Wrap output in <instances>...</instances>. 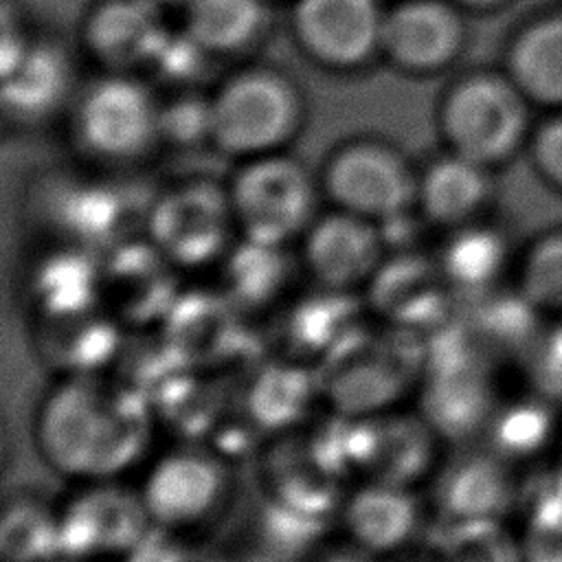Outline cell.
<instances>
[{"label": "cell", "mask_w": 562, "mask_h": 562, "mask_svg": "<svg viewBox=\"0 0 562 562\" xmlns=\"http://www.w3.org/2000/svg\"><path fill=\"white\" fill-rule=\"evenodd\" d=\"M151 400L112 371L61 375L37 400L33 446L68 483L123 479L154 446Z\"/></svg>", "instance_id": "6da1fadb"}, {"label": "cell", "mask_w": 562, "mask_h": 562, "mask_svg": "<svg viewBox=\"0 0 562 562\" xmlns=\"http://www.w3.org/2000/svg\"><path fill=\"white\" fill-rule=\"evenodd\" d=\"M424 364L426 342L419 336L364 325L325 358L316 373L331 413L358 417L397 406L408 386H419Z\"/></svg>", "instance_id": "7a4b0ae2"}, {"label": "cell", "mask_w": 562, "mask_h": 562, "mask_svg": "<svg viewBox=\"0 0 562 562\" xmlns=\"http://www.w3.org/2000/svg\"><path fill=\"white\" fill-rule=\"evenodd\" d=\"M235 490L231 459L193 441L156 454L138 483L156 531L180 538H195L220 525L235 507Z\"/></svg>", "instance_id": "3957f363"}, {"label": "cell", "mask_w": 562, "mask_h": 562, "mask_svg": "<svg viewBox=\"0 0 562 562\" xmlns=\"http://www.w3.org/2000/svg\"><path fill=\"white\" fill-rule=\"evenodd\" d=\"M61 562H132L156 527L138 485L123 479L70 483L59 496Z\"/></svg>", "instance_id": "277c9868"}, {"label": "cell", "mask_w": 562, "mask_h": 562, "mask_svg": "<svg viewBox=\"0 0 562 562\" xmlns=\"http://www.w3.org/2000/svg\"><path fill=\"white\" fill-rule=\"evenodd\" d=\"M226 189L237 233L250 241L296 246L321 215L314 176L279 151L248 158Z\"/></svg>", "instance_id": "5b68a950"}, {"label": "cell", "mask_w": 562, "mask_h": 562, "mask_svg": "<svg viewBox=\"0 0 562 562\" xmlns=\"http://www.w3.org/2000/svg\"><path fill=\"white\" fill-rule=\"evenodd\" d=\"M143 235L182 272L217 268L239 239L228 189L189 180L162 191L143 215Z\"/></svg>", "instance_id": "8992f818"}, {"label": "cell", "mask_w": 562, "mask_h": 562, "mask_svg": "<svg viewBox=\"0 0 562 562\" xmlns=\"http://www.w3.org/2000/svg\"><path fill=\"white\" fill-rule=\"evenodd\" d=\"M527 103L509 75H470L452 86L441 103L443 136L454 154L492 169L525 143Z\"/></svg>", "instance_id": "52a82bcc"}, {"label": "cell", "mask_w": 562, "mask_h": 562, "mask_svg": "<svg viewBox=\"0 0 562 562\" xmlns=\"http://www.w3.org/2000/svg\"><path fill=\"white\" fill-rule=\"evenodd\" d=\"M301 121L296 88L272 70H248L211 99V140L231 156L279 151Z\"/></svg>", "instance_id": "ba28073f"}, {"label": "cell", "mask_w": 562, "mask_h": 562, "mask_svg": "<svg viewBox=\"0 0 562 562\" xmlns=\"http://www.w3.org/2000/svg\"><path fill=\"white\" fill-rule=\"evenodd\" d=\"M349 479L312 426L268 437L259 452L261 494L316 522H336Z\"/></svg>", "instance_id": "9c48e42d"}, {"label": "cell", "mask_w": 562, "mask_h": 562, "mask_svg": "<svg viewBox=\"0 0 562 562\" xmlns=\"http://www.w3.org/2000/svg\"><path fill=\"white\" fill-rule=\"evenodd\" d=\"M178 270L143 233L101 255V301L125 331L158 329L180 292Z\"/></svg>", "instance_id": "30bf717a"}, {"label": "cell", "mask_w": 562, "mask_h": 562, "mask_svg": "<svg viewBox=\"0 0 562 562\" xmlns=\"http://www.w3.org/2000/svg\"><path fill=\"white\" fill-rule=\"evenodd\" d=\"M417 178L397 149L360 140L329 158L321 189L334 209L380 224L415 209Z\"/></svg>", "instance_id": "8fae6325"}, {"label": "cell", "mask_w": 562, "mask_h": 562, "mask_svg": "<svg viewBox=\"0 0 562 562\" xmlns=\"http://www.w3.org/2000/svg\"><path fill=\"white\" fill-rule=\"evenodd\" d=\"M248 316L217 288H187L158 327L176 360L193 371L246 369Z\"/></svg>", "instance_id": "7c38bea8"}, {"label": "cell", "mask_w": 562, "mask_h": 562, "mask_svg": "<svg viewBox=\"0 0 562 562\" xmlns=\"http://www.w3.org/2000/svg\"><path fill=\"white\" fill-rule=\"evenodd\" d=\"M367 316L362 292L299 288L268 316L274 356L318 367L367 325Z\"/></svg>", "instance_id": "4fadbf2b"}, {"label": "cell", "mask_w": 562, "mask_h": 562, "mask_svg": "<svg viewBox=\"0 0 562 562\" xmlns=\"http://www.w3.org/2000/svg\"><path fill=\"white\" fill-rule=\"evenodd\" d=\"M369 316L382 325L424 336L443 325L454 290L446 281L435 252H389L369 285L362 290Z\"/></svg>", "instance_id": "5bb4252c"}, {"label": "cell", "mask_w": 562, "mask_h": 562, "mask_svg": "<svg viewBox=\"0 0 562 562\" xmlns=\"http://www.w3.org/2000/svg\"><path fill=\"white\" fill-rule=\"evenodd\" d=\"M75 123L90 154L132 160L160 136V105L140 81L116 75L97 81L83 94Z\"/></svg>", "instance_id": "9a60e30c"}, {"label": "cell", "mask_w": 562, "mask_h": 562, "mask_svg": "<svg viewBox=\"0 0 562 562\" xmlns=\"http://www.w3.org/2000/svg\"><path fill=\"white\" fill-rule=\"evenodd\" d=\"M310 283L362 292L389 255L378 222L331 209L321 213L296 244Z\"/></svg>", "instance_id": "2e32d148"}, {"label": "cell", "mask_w": 562, "mask_h": 562, "mask_svg": "<svg viewBox=\"0 0 562 562\" xmlns=\"http://www.w3.org/2000/svg\"><path fill=\"white\" fill-rule=\"evenodd\" d=\"M432 514L422 487L358 481L349 487L336 522L347 542L386 560L415 547Z\"/></svg>", "instance_id": "e0dca14e"}, {"label": "cell", "mask_w": 562, "mask_h": 562, "mask_svg": "<svg viewBox=\"0 0 562 562\" xmlns=\"http://www.w3.org/2000/svg\"><path fill=\"white\" fill-rule=\"evenodd\" d=\"M428 487L430 509L441 525L503 522L516 496L509 461L490 448L443 457Z\"/></svg>", "instance_id": "ac0fdd59"}, {"label": "cell", "mask_w": 562, "mask_h": 562, "mask_svg": "<svg viewBox=\"0 0 562 562\" xmlns=\"http://www.w3.org/2000/svg\"><path fill=\"white\" fill-rule=\"evenodd\" d=\"M101 255L83 246L42 241L24 259L18 281L26 318L101 305Z\"/></svg>", "instance_id": "d6986e66"}, {"label": "cell", "mask_w": 562, "mask_h": 562, "mask_svg": "<svg viewBox=\"0 0 562 562\" xmlns=\"http://www.w3.org/2000/svg\"><path fill=\"white\" fill-rule=\"evenodd\" d=\"M26 321L33 356L55 378L110 371L125 340V329L103 303Z\"/></svg>", "instance_id": "ffe728a7"}, {"label": "cell", "mask_w": 562, "mask_h": 562, "mask_svg": "<svg viewBox=\"0 0 562 562\" xmlns=\"http://www.w3.org/2000/svg\"><path fill=\"white\" fill-rule=\"evenodd\" d=\"M384 13L378 0H299L292 13L303 50L331 68H356L378 48Z\"/></svg>", "instance_id": "44dd1931"}, {"label": "cell", "mask_w": 562, "mask_h": 562, "mask_svg": "<svg viewBox=\"0 0 562 562\" xmlns=\"http://www.w3.org/2000/svg\"><path fill=\"white\" fill-rule=\"evenodd\" d=\"M35 224L46 235L44 241H59L105 252L114 244L132 237L130 215L114 187L97 182L59 184L46 191Z\"/></svg>", "instance_id": "7402d4cb"}, {"label": "cell", "mask_w": 562, "mask_h": 562, "mask_svg": "<svg viewBox=\"0 0 562 562\" xmlns=\"http://www.w3.org/2000/svg\"><path fill=\"white\" fill-rule=\"evenodd\" d=\"M465 24L446 0H404L384 13L380 50L413 72L448 66L461 53Z\"/></svg>", "instance_id": "603a6c76"}, {"label": "cell", "mask_w": 562, "mask_h": 562, "mask_svg": "<svg viewBox=\"0 0 562 562\" xmlns=\"http://www.w3.org/2000/svg\"><path fill=\"white\" fill-rule=\"evenodd\" d=\"M305 279L296 246L239 237L217 263V288L248 318L270 316Z\"/></svg>", "instance_id": "cb8c5ba5"}, {"label": "cell", "mask_w": 562, "mask_h": 562, "mask_svg": "<svg viewBox=\"0 0 562 562\" xmlns=\"http://www.w3.org/2000/svg\"><path fill=\"white\" fill-rule=\"evenodd\" d=\"M237 400L246 419L263 437H274L305 428L323 393L316 367L274 356L270 362L255 364Z\"/></svg>", "instance_id": "d4e9b609"}, {"label": "cell", "mask_w": 562, "mask_h": 562, "mask_svg": "<svg viewBox=\"0 0 562 562\" xmlns=\"http://www.w3.org/2000/svg\"><path fill=\"white\" fill-rule=\"evenodd\" d=\"M167 35L154 0H103L86 22L90 50L114 68L154 61Z\"/></svg>", "instance_id": "484cf974"}, {"label": "cell", "mask_w": 562, "mask_h": 562, "mask_svg": "<svg viewBox=\"0 0 562 562\" xmlns=\"http://www.w3.org/2000/svg\"><path fill=\"white\" fill-rule=\"evenodd\" d=\"M490 198V167L450 151L417 178L415 209L430 226L452 231L481 220Z\"/></svg>", "instance_id": "4316f807"}, {"label": "cell", "mask_w": 562, "mask_h": 562, "mask_svg": "<svg viewBox=\"0 0 562 562\" xmlns=\"http://www.w3.org/2000/svg\"><path fill=\"white\" fill-rule=\"evenodd\" d=\"M435 257L454 294L468 296L492 292L512 266L505 235L483 220L446 231Z\"/></svg>", "instance_id": "83f0119b"}, {"label": "cell", "mask_w": 562, "mask_h": 562, "mask_svg": "<svg viewBox=\"0 0 562 562\" xmlns=\"http://www.w3.org/2000/svg\"><path fill=\"white\" fill-rule=\"evenodd\" d=\"M4 562H61L59 496L18 487L4 496L0 514Z\"/></svg>", "instance_id": "f1b7e54d"}, {"label": "cell", "mask_w": 562, "mask_h": 562, "mask_svg": "<svg viewBox=\"0 0 562 562\" xmlns=\"http://www.w3.org/2000/svg\"><path fill=\"white\" fill-rule=\"evenodd\" d=\"M507 75L529 101L562 108V11L529 22L512 40Z\"/></svg>", "instance_id": "f546056e"}, {"label": "cell", "mask_w": 562, "mask_h": 562, "mask_svg": "<svg viewBox=\"0 0 562 562\" xmlns=\"http://www.w3.org/2000/svg\"><path fill=\"white\" fill-rule=\"evenodd\" d=\"M70 86V64L53 44H29L22 57L2 70V105L18 119L53 112Z\"/></svg>", "instance_id": "4dcf8cb0"}, {"label": "cell", "mask_w": 562, "mask_h": 562, "mask_svg": "<svg viewBox=\"0 0 562 562\" xmlns=\"http://www.w3.org/2000/svg\"><path fill=\"white\" fill-rule=\"evenodd\" d=\"M266 22L261 0H189L184 33L209 53H233L252 44Z\"/></svg>", "instance_id": "1f68e13d"}, {"label": "cell", "mask_w": 562, "mask_h": 562, "mask_svg": "<svg viewBox=\"0 0 562 562\" xmlns=\"http://www.w3.org/2000/svg\"><path fill=\"white\" fill-rule=\"evenodd\" d=\"M483 432L487 448L512 463L538 454L555 437V422L549 402L540 395L536 400L496 404Z\"/></svg>", "instance_id": "d6a6232c"}, {"label": "cell", "mask_w": 562, "mask_h": 562, "mask_svg": "<svg viewBox=\"0 0 562 562\" xmlns=\"http://www.w3.org/2000/svg\"><path fill=\"white\" fill-rule=\"evenodd\" d=\"M516 292L538 312L562 316V231L540 235L514 266Z\"/></svg>", "instance_id": "836d02e7"}, {"label": "cell", "mask_w": 562, "mask_h": 562, "mask_svg": "<svg viewBox=\"0 0 562 562\" xmlns=\"http://www.w3.org/2000/svg\"><path fill=\"white\" fill-rule=\"evenodd\" d=\"M432 562H522L516 536L503 522L443 525Z\"/></svg>", "instance_id": "e575fe53"}, {"label": "cell", "mask_w": 562, "mask_h": 562, "mask_svg": "<svg viewBox=\"0 0 562 562\" xmlns=\"http://www.w3.org/2000/svg\"><path fill=\"white\" fill-rule=\"evenodd\" d=\"M516 540L522 562H562V481L558 476L547 492L540 487L529 501Z\"/></svg>", "instance_id": "d590c367"}, {"label": "cell", "mask_w": 562, "mask_h": 562, "mask_svg": "<svg viewBox=\"0 0 562 562\" xmlns=\"http://www.w3.org/2000/svg\"><path fill=\"white\" fill-rule=\"evenodd\" d=\"M132 562H237L226 551L198 538H180L156 531Z\"/></svg>", "instance_id": "8d00e7d4"}, {"label": "cell", "mask_w": 562, "mask_h": 562, "mask_svg": "<svg viewBox=\"0 0 562 562\" xmlns=\"http://www.w3.org/2000/svg\"><path fill=\"white\" fill-rule=\"evenodd\" d=\"M160 136L178 143H193L211 136V101L180 99L160 108Z\"/></svg>", "instance_id": "74e56055"}, {"label": "cell", "mask_w": 562, "mask_h": 562, "mask_svg": "<svg viewBox=\"0 0 562 562\" xmlns=\"http://www.w3.org/2000/svg\"><path fill=\"white\" fill-rule=\"evenodd\" d=\"M531 160L538 173L562 191V114L547 121L531 136Z\"/></svg>", "instance_id": "f35d334b"}, {"label": "cell", "mask_w": 562, "mask_h": 562, "mask_svg": "<svg viewBox=\"0 0 562 562\" xmlns=\"http://www.w3.org/2000/svg\"><path fill=\"white\" fill-rule=\"evenodd\" d=\"M533 371L542 395H562V323L536 347Z\"/></svg>", "instance_id": "ab89813d"}, {"label": "cell", "mask_w": 562, "mask_h": 562, "mask_svg": "<svg viewBox=\"0 0 562 562\" xmlns=\"http://www.w3.org/2000/svg\"><path fill=\"white\" fill-rule=\"evenodd\" d=\"M312 562H397V560H386V558H380L375 553H369L347 540H342L340 544L331 547V549H325L316 555V560Z\"/></svg>", "instance_id": "60d3db41"}, {"label": "cell", "mask_w": 562, "mask_h": 562, "mask_svg": "<svg viewBox=\"0 0 562 562\" xmlns=\"http://www.w3.org/2000/svg\"><path fill=\"white\" fill-rule=\"evenodd\" d=\"M457 4H461V7H468V9H494V7H498V4H503V2H507V0H454Z\"/></svg>", "instance_id": "b9f144b4"}, {"label": "cell", "mask_w": 562, "mask_h": 562, "mask_svg": "<svg viewBox=\"0 0 562 562\" xmlns=\"http://www.w3.org/2000/svg\"><path fill=\"white\" fill-rule=\"evenodd\" d=\"M555 476L562 481V435H560V459H558V470H555Z\"/></svg>", "instance_id": "7bdbcfd3"}, {"label": "cell", "mask_w": 562, "mask_h": 562, "mask_svg": "<svg viewBox=\"0 0 562 562\" xmlns=\"http://www.w3.org/2000/svg\"><path fill=\"white\" fill-rule=\"evenodd\" d=\"M154 2L162 7V4H176V2H178V4H187L189 0H154Z\"/></svg>", "instance_id": "ee69618b"}]
</instances>
